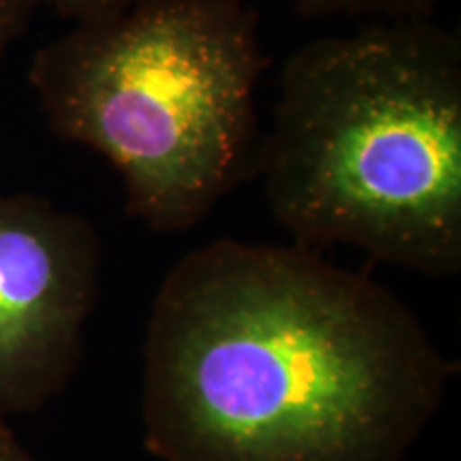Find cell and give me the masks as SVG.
Segmentation results:
<instances>
[{
	"label": "cell",
	"instance_id": "obj_1",
	"mask_svg": "<svg viewBox=\"0 0 461 461\" xmlns=\"http://www.w3.org/2000/svg\"><path fill=\"white\" fill-rule=\"evenodd\" d=\"M455 372L376 280L297 244L218 240L154 297L143 440L160 461H403Z\"/></svg>",
	"mask_w": 461,
	"mask_h": 461
},
{
	"label": "cell",
	"instance_id": "obj_2",
	"mask_svg": "<svg viewBox=\"0 0 461 461\" xmlns=\"http://www.w3.org/2000/svg\"><path fill=\"white\" fill-rule=\"evenodd\" d=\"M257 176L297 246H350L429 278L459 274V32L374 22L297 48Z\"/></svg>",
	"mask_w": 461,
	"mask_h": 461
},
{
	"label": "cell",
	"instance_id": "obj_3",
	"mask_svg": "<svg viewBox=\"0 0 461 461\" xmlns=\"http://www.w3.org/2000/svg\"><path fill=\"white\" fill-rule=\"evenodd\" d=\"M267 67L246 0H132L43 45L28 79L54 135L120 173L126 214L184 233L257 173Z\"/></svg>",
	"mask_w": 461,
	"mask_h": 461
},
{
	"label": "cell",
	"instance_id": "obj_4",
	"mask_svg": "<svg viewBox=\"0 0 461 461\" xmlns=\"http://www.w3.org/2000/svg\"><path fill=\"white\" fill-rule=\"evenodd\" d=\"M101 261L84 216L0 190V414L41 411L77 372Z\"/></svg>",
	"mask_w": 461,
	"mask_h": 461
},
{
	"label": "cell",
	"instance_id": "obj_5",
	"mask_svg": "<svg viewBox=\"0 0 461 461\" xmlns=\"http://www.w3.org/2000/svg\"><path fill=\"white\" fill-rule=\"evenodd\" d=\"M305 17H376V22L431 20L442 0H291Z\"/></svg>",
	"mask_w": 461,
	"mask_h": 461
},
{
	"label": "cell",
	"instance_id": "obj_6",
	"mask_svg": "<svg viewBox=\"0 0 461 461\" xmlns=\"http://www.w3.org/2000/svg\"><path fill=\"white\" fill-rule=\"evenodd\" d=\"M39 0H0V62L17 37L26 31Z\"/></svg>",
	"mask_w": 461,
	"mask_h": 461
},
{
	"label": "cell",
	"instance_id": "obj_7",
	"mask_svg": "<svg viewBox=\"0 0 461 461\" xmlns=\"http://www.w3.org/2000/svg\"><path fill=\"white\" fill-rule=\"evenodd\" d=\"M41 3L54 9L58 15L73 20L77 24V22L95 20V17L122 9L132 0H39V5Z\"/></svg>",
	"mask_w": 461,
	"mask_h": 461
},
{
	"label": "cell",
	"instance_id": "obj_8",
	"mask_svg": "<svg viewBox=\"0 0 461 461\" xmlns=\"http://www.w3.org/2000/svg\"><path fill=\"white\" fill-rule=\"evenodd\" d=\"M0 461H34L15 434L0 425Z\"/></svg>",
	"mask_w": 461,
	"mask_h": 461
}]
</instances>
